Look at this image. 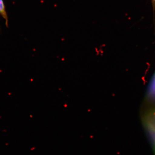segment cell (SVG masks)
I'll list each match as a JSON object with an SVG mask.
<instances>
[{
    "label": "cell",
    "instance_id": "2",
    "mask_svg": "<svg viewBox=\"0 0 155 155\" xmlns=\"http://www.w3.org/2000/svg\"><path fill=\"white\" fill-rule=\"evenodd\" d=\"M0 16L5 19L6 24L8 25V14L6 11L5 6L3 0H0Z\"/></svg>",
    "mask_w": 155,
    "mask_h": 155
},
{
    "label": "cell",
    "instance_id": "3",
    "mask_svg": "<svg viewBox=\"0 0 155 155\" xmlns=\"http://www.w3.org/2000/svg\"><path fill=\"white\" fill-rule=\"evenodd\" d=\"M153 1L154 2V3H155V0H153Z\"/></svg>",
    "mask_w": 155,
    "mask_h": 155
},
{
    "label": "cell",
    "instance_id": "1",
    "mask_svg": "<svg viewBox=\"0 0 155 155\" xmlns=\"http://www.w3.org/2000/svg\"><path fill=\"white\" fill-rule=\"evenodd\" d=\"M142 122L155 155V110H151L144 114Z\"/></svg>",
    "mask_w": 155,
    "mask_h": 155
}]
</instances>
